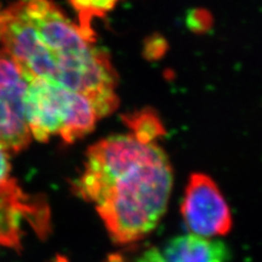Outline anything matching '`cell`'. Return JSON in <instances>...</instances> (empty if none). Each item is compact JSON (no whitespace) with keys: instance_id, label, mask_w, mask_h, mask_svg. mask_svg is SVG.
Instances as JSON below:
<instances>
[{"instance_id":"7a4b0ae2","label":"cell","mask_w":262,"mask_h":262,"mask_svg":"<svg viewBox=\"0 0 262 262\" xmlns=\"http://www.w3.org/2000/svg\"><path fill=\"white\" fill-rule=\"evenodd\" d=\"M167 154L154 142L116 135L89 147L75 191L94 203L116 244L140 241L165 214L173 189Z\"/></svg>"},{"instance_id":"30bf717a","label":"cell","mask_w":262,"mask_h":262,"mask_svg":"<svg viewBox=\"0 0 262 262\" xmlns=\"http://www.w3.org/2000/svg\"><path fill=\"white\" fill-rule=\"evenodd\" d=\"M11 163L9 151L6 147L0 145V186L7 183L10 179Z\"/></svg>"},{"instance_id":"277c9868","label":"cell","mask_w":262,"mask_h":262,"mask_svg":"<svg viewBox=\"0 0 262 262\" xmlns=\"http://www.w3.org/2000/svg\"><path fill=\"white\" fill-rule=\"evenodd\" d=\"M184 223L190 234L213 238L231 232V210L216 183L206 174H191L180 207Z\"/></svg>"},{"instance_id":"3957f363","label":"cell","mask_w":262,"mask_h":262,"mask_svg":"<svg viewBox=\"0 0 262 262\" xmlns=\"http://www.w3.org/2000/svg\"><path fill=\"white\" fill-rule=\"evenodd\" d=\"M24 113L31 136L39 142L58 135L72 143L92 133L98 119L84 95L38 78L28 80Z\"/></svg>"},{"instance_id":"5b68a950","label":"cell","mask_w":262,"mask_h":262,"mask_svg":"<svg viewBox=\"0 0 262 262\" xmlns=\"http://www.w3.org/2000/svg\"><path fill=\"white\" fill-rule=\"evenodd\" d=\"M28 80L19 64L0 49V145L20 152L30 144L32 136L24 113Z\"/></svg>"},{"instance_id":"8992f818","label":"cell","mask_w":262,"mask_h":262,"mask_svg":"<svg viewBox=\"0 0 262 262\" xmlns=\"http://www.w3.org/2000/svg\"><path fill=\"white\" fill-rule=\"evenodd\" d=\"M49 217L47 202L24 192L14 179L0 186V246L19 249L23 223L38 236H46L51 229Z\"/></svg>"},{"instance_id":"ba28073f","label":"cell","mask_w":262,"mask_h":262,"mask_svg":"<svg viewBox=\"0 0 262 262\" xmlns=\"http://www.w3.org/2000/svg\"><path fill=\"white\" fill-rule=\"evenodd\" d=\"M126 124L133 130V135L139 140L145 142H154L157 138L165 134L158 115L149 111H142L124 117Z\"/></svg>"},{"instance_id":"6da1fadb","label":"cell","mask_w":262,"mask_h":262,"mask_svg":"<svg viewBox=\"0 0 262 262\" xmlns=\"http://www.w3.org/2000/svg\"><path fill=\"white\" fill-rule=\"evenodd\" d=\"M0 44L27 80L43 79L84 95L98 118L117 108V75L108 54L89 42L55 4L0 7Z\"/></svg>"},{"instance_id":"9c48e42d","label":"cell","mask_w":262,"mask_h":262,"mask_svg":"<svg viewBox=\"0 0 262 262\" xmlns=\"http://www.w3.org/2000/svg\"><path fill=\"white\" fill-rule=\"evenodd\" d=\"M187 24L195 33L208 32L213 24V18L209 11L204 9H193L187 15Z\"/></svg>"},{"instance_id":"52a82bcc","label":"cell","mask_w":262,"mask_h":262,"mask_svg":"<svg viewBox=\"0 0 262 262\" xmlns=\"http://www.w3.org/2000/svg\"><path fill=\"white\" fill-rule=\"evenodd\" d=\"M70 5L78 13L79 23L77 26L81 34L89 42L95 44L96 37L92 29L93 18H104L116 6L115 2H71Z\"/></svg>"}]
</instances>
